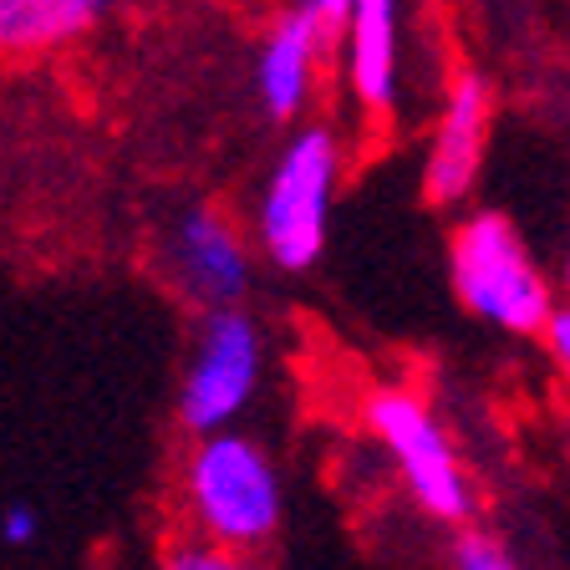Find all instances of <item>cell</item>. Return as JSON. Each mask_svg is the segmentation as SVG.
Here are the masks:
<instances>
[{"label":"cell","instance_id":"7c38bea8","mask_svg":"<svg viewBox=\"0 0 570 570\" xmlns=\"http://www.w3.org/2000/svg\"><path fill=\"white\" fill-rule=\"evenodd\" d=\"M453 570H520V566L489 534H463L459 546H453Z\"/></svg>","mask_w":570,"mask_h":570},{"label":"cell","instance_id":"9a60e30c","mask_svg":"<svg viewBox=\"0 0 570 570\" xmlns=\"http://www.w3.org/2000/svg\"><path fill=\"white\" fill-rule=\"evenodd\" d=\"M546 336H550V352H556L560 372H566V377H570V306H566V311H550V321H546Z\"/></svg>","mask_w":570,"mask_h":570},{"label":"cell","instance_id":"6da1fadb","mask_svg":"<svg viewBox=\"0 0 570 570\" xmlns=\"http://www.w3.org/2000/svg\"><path fill=\"white\" fill-rule=\"evenodd\" d=\"M184 510L204 546L255 556L281 530V474L271 453L235 428L199 433L189 463H184Z\"/></svg>","mask_w":570,"mask_h":570},{"label":"cell","instance_id":"2e32d148","mask_svg":"<svg viewBox=\"0 0 570 570\" xmlns=\"http://www.w3.org/2000/svg\"><path fill=\"white\" fill-rule=\"evenodd\" d=\"M566 285H570V261H566Z\"/></svg>","mask_w":570,"mask_h":570},{"label":"cell","instance_id":"5bb4252c","mask_svg":"<svg viewBox=\"0 0 570 570\" xmlns=\"http://www.w3.org/2000/svg\"><path fill=\"white\" fill-rule=\"evenodd\" d=\"M301 11H306L311 21L321 26V36L332 41V36L346 26V11H352V0H301Z\"/></svg>","mask_w":570,"mask_h":570},{"label":"cell","instance_id":"8fae6325","mask_svg":"<svg viewBox=\"0 0 570 570\" xmlns=\"http://www.w3.org/2000/svg\"><path fill=\"white\" fill-rule=\"evenodd\" d=\"M158 570H261V566H255V556H235V550H219V546H204V540H189V546L168 550Z\"/></svg>","mask_w":570,"mask_h":570},{"label":"cell","instance_id":"52a82bcc","mask_svg":"<svg viewBox=\"0 0 570 570\" xmlns=\"http://www.w3.org/2000/svg\"><path fill=\"white\" fill-rule=\"evenodd\" d=\"M484 138H489V92L479 77H463L449 92L443 122L433 132L423 168V194L428 204H459L474 189V174L484 164Z\"/></svg>","mask_w":570,"mask_h":570},{"label":"cell","instance_id":"30bf717a","mask_svg":"<svg viewBox=\"0 0 570 570\" xmlns=\"http://www.w3.org/2000/svg\"><path fill=\"white\" fill-rule=\"evenodd\" d=\"M112 0H0V57L57 51L92 31Z\"/></svg>","mask_w":570,"mask_h":570},{"label":"cell","instance_id":"4fadbf2b","mask_svg":"<svg viewBox=\"0 0 570 570\" xmlns=\"http://www.w3.org/2000/svg\"><path fill=\"white\" fill-rule=\"evenodd\" d=\"M36 534H41V514L31 504H11V510H0V540L11 550H26L36 546Z\"/></svg>","mask_w":570,"mask_h":570},{"label":"cell","instance_id":"8992f818","mask_svg":"<svg viewBox=\"0 0 570 570\" xmlns=\"http://www.w3.org/2000/svg\"><path fill=\"white\" fill-rule=\"evenodd\" d=\"M168 271L199 306H239L249 291V245L219 209H189L168 235Z\"/></svg>","mask_w":570,"mask_h":570},{"label":"cell","instance_id":"3957f363","mask_svg":"<svg viewBox=\"0 0 570 570\" xmlns=\"http://www.w3.org/2000/svg\"><path fill=\"white\" fill-rule=\"evenodd\" d=\"M342 154L326 128H306L281 154L261 199V249L281 271H311L326 249Z\"/></svg>","mask_w":570,"mask_h":570},{"label":"cell","instance_id":"5b68a950","mask_svg":"<svg viewBox=\"0 0 570 570\" xmlns=\"http://www.w3.org/2000/svg\"><path fill=\"white\" fill-rule=\"evenodd\" d=\"M367 423L382 439V449L392 453L407 494L417 499V510H428L433 520H449V524L469 520V510H474L469 479L459 469V453H453L449 433L439 428V417L428 413L423 397L397 387L377 392V397H367Z\"/></svg>","mask_w":570,"mask_h":570},{"label":"cell","instance_id":"277c9868","mask_svg":"<svg viewBox=\"0 0 570 570\" xmlns=\"http://www.w3.org/2000/svg\"><path fill=\"white\" fill-rule=\"evenodd\" d=\"M265 377V336L255 316L239 306H204L199 342H194L189 372L178 387V423L189 433L229 428L261 392Z\"/></svg>","mask_w":570,"mask_h":570},{"label":"cell","instance_id":"7a4b0ae2","mask_svg":"<svg viewBox=\"0 0 570 570\" xmlns=\"http://www.w3.org/2000/svg\"><path fill=\"white\" fill-rule=\"evenodd\" d=\"M449 265H453V291L479 321H489V326L510 336L546 332L556 296H550V281L534 271L530 249H524V239L514 235L504 214L494 209L469 214L453 229Z\"/></svg>","mask_w":570,"mask_h":570},{"label":"cell","instance_id":"ba28073f","mask_svg":"<svg viewBox=\"0 0 570 570\" xmlns=\"http://www.w3.org/2000/svg\"><path fill=\"white\" fill-rule=\"evenodd\" d=\"M321 26L306 11H291L261 47V67H255V82H261V102L271 118H296L306 107L311 77H316V57H321Z\"/></svg>","mask_w":570,"mask_h":570},{"label":"cell","instance_id":"9c48e42d","mask_svg":"<svg viewBox=\"0 0 570 570\" xmlns=\"http://www.w3.org/2000/svg\"><path fill=\"white\" fill-rule=\"evenodd\" d=\"M346 71L362 107L382 112L397 92V0H352L346 11Z\"/></svg>","mask_w":570,"mask_h":570}]
</instances>
